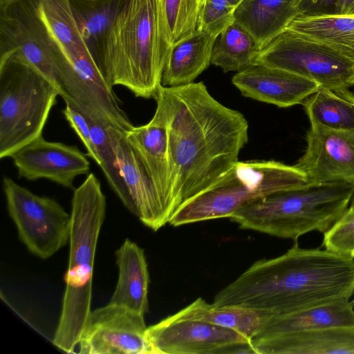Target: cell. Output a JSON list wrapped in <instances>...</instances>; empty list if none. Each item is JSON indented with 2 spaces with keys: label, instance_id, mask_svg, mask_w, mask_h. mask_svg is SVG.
<instances>
[{
  "label": "cell",
  "instance_id": "cell-17",
  "mask_svg": "<svg viewBox=\"0 0 354 354\" xmlns=\"http://www.w3.org/2000/svg\"><path fill=\"white\" fill-rule=\"evenodd\" d=\"M125 136L145 165L171 218L177 206L174 194L167 129L160 109L156 107L148 123L134 127L126 132Z\"/></svg>",
  "mask_w": 354,
  "mask_h": 354
},
{
  "label": "cell",
  "instance_id": "cell-29",
  "mask_svg": "<svg viewBox=\"0 0 354 354\" xmlns=\"http://www.w3.org/2000/svg\"><path fill=\"white\" fill-rule=\"evenodd\" d=\"M259 51L249 33L234 21L216 37L211 64L225 73H238L253 64Z\"/></svg>",
  "mask_w": 354,
  "mask_h": 354
},
{
  "label": "cell",
  "instance_id": "cell-15",
  "mask_svg": "<svg viewBox=\"0 0 354 354\" xmlns=\"http://www.w3.org/2000/svg\"><path fill=\"white\" fill-rule=\"evenodd\" d=\"M19 178L28 180L46 178L72 187L76 177L87 174L90 162L75 146L50 142L42 136L15 151L11 156Z\"/></svg>",
  "mask_w": 354,
  "mask_h": 354
},
{
  "label": "cell",
  "instance_id": "cell-21",
  "mask_svg": "<svg viewBox=\"0 0 354 354\" xmlns=\"http://www.w3.org/2000/svg\"><path fill=\"white\" fill-rule=\"evenodd\" d=\"M115 257L118 279L109 303L145 316L149 308V274L144 250L126 239Z\"/></svg>",
  "mask_w": 354,
  "mask_h": 354
},
{
  "label": "cell",
  "instance_id": "cell-37",
  "mask_svg": "<svg viewBox=\"0 0 354 354\" xmlns=\"http://www.w3.org/2000/svg\"><path fill=\"white\" fill-rule=\"evenodd\" d=\"M349 208L352 210H354V195L353 196V198L351 201Z\"/></svg>",
  "mask_w": 354,
  "mask_h": 354
},
{
  "label": "cell",
  "instance_id": "cell-1",
  "mask_svg": "<svg viewBox=\"0 0 354 354\" xmlns=\"http://www.w3.org/2000/svg\"><path fill=\"white\" fill-rule=\"evenodd\" d=\"M154 100L167 129L178 209L238 161L248 141V123L241 112L217 101L203 82L162 85Z\"/></svg>",
  "mask_w": 354,
  "mask_h": 354
},
{
  "label": "cell",
  "instance_id": "cell-34",
  "mask_svg": "<svg viewBox=\"0 0 354 354\" xmlns=\"http://www.w3.org/2000/svg\"><path fill=\"white\" fill-rule=\"evenodd\" d=\"M333 15L354 16V0H338Z\"/></svg>",
  "mask_w": 354,
  "mask_h": 354
},
{
  "label": "cell",
  "instance_id": "cell-13",
  "mask_svg": "<svg viewBox=\"0 0 354 354\" xmlns=\"http://www.w3.org/2000/svg\"><path fill=\"white\" fill-rule=\"evenodd\" d=\"M145 316L109 303L92 310L78 344L80 354H153Z\"/></svg>",
  "mask_w": 354,
  "mask_h": 354
},
{
  "label": "cell",
  "instance_id": "cell-9",
  "mask_svg": "<svg viewBox=\"0 0 354 354\" xmlns=\"http://www.w3.org/2000/svg\"><path fill=\"white\" fill-rule=\"evenodd\" d=\"M3 187L19 239L34 255L52 257L69 242L71 216L53 198L36 195L8 177Z\"/></svg>",
  "mask_w": 354,
  "mask_h": 354
},
{
  "label": "cell",
  "instance_id": "cell-7",
  "mask_svg": "<svg viewBox=\"0 0 354 354\" xmlns=\"http://www.w3.org/2000/svg\"><path fill=\"white\" fill-rule=\"evenodd\" d=\"M60 95L40 72L16 57L0 61V158L42 136Z\"/></svg>",
  "mask_w": 354,
  "mask_h": 354
},
{
  "label": "cell",
  "instance_id": "cell-8",
  "mask_svg": "<svg viewBox=\"0 0 354 354\" xmlns=\"http://www.w3.org/2000/svg\"><path fill=\"white\" fill-rule=\"evenodd\" d=\"M253 64L293 73L330 90L354 86L353 62L330 47L288 29L259 51Z\"/></svg>",
  "mask_w": 354,
  "mask_h": 354
},
{
  "label": "cell",
  "instance_id": "cell-19",
  "mask_svg": "<svg viewBox=\"0 0 354 354\" xmlns=\"http://www.w3.org/2000/svg\"><path fill=\"white\" fill-rule=\"evenodd\" d=\"M354 325V304L344 300L283 314H267L251 342L308 330Z\"/></svg>",
  "mask_w": 354,
  "mask_h": 354
},
{
  "label": "cell",
  "instance_id": "cell-24",
  "mask_svg": "<svg viewBox=\"0 0 354 354\" xmlns=\"http://www.w3.org/2000/svg\"><path fill=\"white\" fill-rule=\"evenodd\" d=\"M37 12L54 48L68 57L89 49L78 28L71 0H37Z\"/></svg>",
  "mask_w": 354,
  "mask_h": 354
},
{
  "label": "cell",
  "instance_id": "cell-31",
  "mask_svg": "<svg viewBox=\"0 0 354 354\" xmlns=\"http://www.w3.org/2000/svg\"><path fill=\"white\" fill-rule=\"evenodd\" d=\"M235 8L227 0H203L196 30L205 31L216 37L234 21Z\"/></svg>",
  "mask_w": 354,
  "mask_h": 354
},
{
  "label": "cell",
  "instance_id": "cell-10",
  "mask_svg": "<svg viewBox=\"0 0 354 354\" xmlns=\"http://www.w3.org/2000/svg\"><path fill=\"white\" fill-rule=\"evenodd\" d=\"M109 132L115 159L101 169L123 205L143 225L156 232L169 223L171 216L125 133L113 126Z\"/></svg>",
  "mask_w": 354,
  "mask_h": 354
},
{
  "label": "cell",
  "instance_id": "cell-20",
  "mask_svg": "<svg viewBox=\"0 0 354 354\" xmlns=\"http://www.w3.org/2000/svg\"><path fill=\"white\" fill-rule=\"evenodd\" d=\"M298 15L295 0H243L234 12V22L249 33L259 51Z\"/></svg>",
  "mask_w": 354,
  "mask_h": 354
},
{
  "label": "cell",
  "instance_id": "cell-14",
  "mask_svg": "<svg viewBox=\"0 0 354 354\" xmlns=\"http://www.w3.org/2000/svg\"><path fill=\"white\" fill-rule=\"evenodd\" d=\"M306 142L304 155L294 166L308 183L354 185V131L310 126Z\"/></svg>",
  "mask_w": 354,
  "mask_h": 354
},
{
  "label": "cell",
  "instance_id": "cell-25",
  "mask_svg": "<svg viewBox=\"0 0 354 354\" xmlns=\"http://www.w3.org/2000/svg\"><path fill=\"white\" fill-rule=\"evenodd\" d=\"M302 104L310 126L354 131V95L349 89L334 91L319 86Z\"/></svg>",
  "mask_w": 354,
  "mask_h": 354
},
{
  "label": "cell",
  "instance_id": "cell-27",
  "mask_svg": "<svg viewBox=\"0 0 354 354\" xmlns=\"http://www.w3.org/2000/svg\"><path fill=\"white\" fill-rule=\"evenodd\" d=\"M62 113L70 127L84 144L88 157L100 167L109 165L115 159L109 128L111 125L95 118L75 104L70 98L63 97Z\"/></svg>",
  "mask_w": 354,
  "mask_h": 354
},
{
  "label": "cell",
  "instance_id": "cell-16",
  "mask_svg": "<svg viewBox=\"0 0 354 354\" xmlns=\"http://www.w3.org/2000/svg\"><path fill=\"white\" fill-rule=\"evenodd\" d=\"M232 82L243 96L281 108L303 104L319 86L293 73L257 64L236 73Z\"/></svg>",
  "mask_w": 354,
  "mask_h": 354
},
{
  "label": "cell",
  "instance_id": "cell-36",
  "mask_svg": "<svg viewBox=\"0 0 354 354\" xmlns=\"http://www.w3.org/2000/svg\"><path fill=\"white\" fill-rule=\"evenodd\" d=\"M229 3L234 7H236L243 0H227Z\"/></svg>",
  "mask_w": 354,
  "mask_h": 354
},
{
  "label": "cell",
  "instance_id": "cell-2",
  "mask_svg": "<svg viewBox=\"0 0 354 354\" xmlns=\"http://www.w3.org/2000/svg\"><path fill=\"white\" fill-rule=\"evenodd\" d=\"M354 295V259L326 249L301 248L255 261L219 290L212 306H239L283 314L349 300Z\"/></svg>",
  "mask_w": 354,
  "mask_h": 354
},
{
  "label": "cell",
  "instance_id": "cell-18",
  "mask_svg": "<svg viewBox=\"0 0 354 354\" xmlns=\"http://www.w3.org/2000/svg\"><path fill=\"white\" fill-rule=\"evenodd\" d=\"M251 344L257 354H354V325L287 333Z\"/></svg>",
  "mask_w": 354,
  "mask_h": 354
},
{
  "label": "cell",
  "instance_id": "cell-30",
  "mask_svg": "<svg viewBox=\"0 0 354 354\" xmlns=\"http://www.w3.org/2000/svg\"><path fill=\"white\" fill-rule=\"evenodd\" d=\"M172 44L193 34L203 0H162Z\"/></svg>",
  "mask_w": 354,
  "mask_h": 354
},
{
  "label": "cell",
  "instance_id": "cell-5",
  "mask_svg": "<svg viewBox=\"0 0 354 354\" xmlns=\"http://www.w3.org/2000/svg\"><path fill=\"white\" fill-rule=\"evenodd\" d=\"M354 185L308 183L255 201L230 217L240 228L297 241L317 231L324 234L348 208Z\"/></svg>",
  "mask_w": 354,
  "mask_h": 354
},
{
  "label": "cell",
  "instance_id": "cell-3",
  "mask_svg": "<svg viewBox=\"0 0 354 354\" xmlns=\"http://www.w3.org/2000/svg\"><path fill=\"white\" fill-rule=\"evenodd\" d=\"M162 0H122L100 62L111 86L155 99L172 48Z\"/></svg>",
  "mask_w": 354,
  "mask_h": 354
},
{
  "label": "cell",
  "instance_id": "cell-4",
  "mask_svg": "<svg viewBox=\"0 0 354 354\" xmlns=\"http://www.w3.org/2000/svg\"><path fill=\"white\" fill-rule=\"evenodd\" d=\"M106 197L95 175L89 174L74 190L71 200V230L68 269L59 320L53 344L74 353L91 313L95 256L105 218Z\"/></svg>",
  "mask_w": 354,
  "mask_h": 354
},
{
  "label": "cell",
  "instance_id": "cell-35",
  "mask_svg": "<svg viewBox=\"0 0 354 354\" xmlns=\"http://www.w3.org/2000/svg\"><path fill=\"white\" fill-rule=\"evenodd\" d=\"M18 0H0V12H4Z\"/></svg>",
  "mask_w": 354,
  "mask_h": 354
},
{
  "label": "cell",
  "instance_id": "cell-38",
  "mask_svg": "<svg viewBox=\"0 0 354 354\" xmlns=\"http://www.w3.org/2000/svg\"><path fill=\"white\" fill-rule=\"evenodd\" d=\"M352 301H353V304H354V299H353Z\"/></svg>",
  "mask_w": 354,
  "mask_h": 354
},
{
  "label": "cell",
  "instance_id": "cell-32",
  "mask_svg": "<svg viewBox=\"0 0 354 354\" xmlns=\"http://www.w3.org/2000/svg\"><path fill=\"white\" fill-rule=\"evenodd\" d=\"M322 247L336 254L354 259V210L348 207L324 234Z\"/></svg>",
  "mask_w": 354,
  "mask_h": 354
},
{
  "label": "cell",
  "instance_id": "cell-11",
  "mask_svg": "<svg viewBox=\"0 0 354 354\" xmlns=\"http://www.w3.org/2000/svg\"><path fill=\"white\" fill-rule=\"evenodd\" d=\"M0 61L13 57L40 72L63 95L52 42L37 12V0H18L0 12Z\"/></svg>",
  "mask_w": 354,
  "mask_h": 354
},
{
  "label": "cell",
  "instance_id": "cell-26",
  "mask_svg": "<svg viewBox=\"0 0 354 354\" xmlns=\"http://www.w3.org/2000/svg\"><path fill=\"white\" fill-rule=\"evenodd\" d=\"M122 1L71 0L80 33L99 66L107 34Z\"/></svg>",
  "mask_w": 354,
  "mask_h": 354
},
{
  "label": "cell",
  "instance_id": "cell-28",
  "mask_svg": "<svg viewBox=\"0 0 354 354\" xmlns=\"http://www.w3.org/2000/svg\"><path fill=\"white\" fill-rule=\"evenodd\" d=\"M267 314L239 306L214 307L199 297L174 315L232 328L251 340L259 330Z\"/></svg>",
  "mask_w": 354,
  "mask_h": 354
},
{
  "label": "cell",
  "instance_id": "cell-23",
  "mask_svg": "<svg viewBox=\"0 0 354 354\" xmlns=\"http://www.w3.org/2000/svg\"><path fill=\"white\" fill-rule=\"evenodd\" d=\"M286 29L330 47L354 64V16L298 15Z\"/></svg>",
  "mask_w": 354,
  "mask_h": 354
},
{
  "label": "cell",
  "instance_id": "cell-6",
  "mask_svg": "<svg viewBox=\"0 0 354 354\" xmlns=\"http://www.w3.org/2000/svg\"><path fill=\"white\" fill-rule=\"evenodd\" d=\"M307 184L305 174L294 165L272 160H238L209 187L183 203L169 224L177 227L230 218L255 201Z\"/></svg>",
  "mask_w": 354,
  "mask_h": 354
},
{
  "label": "cell",
  "instance_id": "cell-33",
  "mask_svg": "<svg viewBox=\"0 0 354 354\" xmlns=\"http://www.w3.org/2000/svg\"><path fill=\"white\" fill-rule=\"evenodd\" d=\"M299 15L316 17L333 15L338 0H295Z\"/></svg>",
  "mask_w": 354,
  "mask_h": 354
},
{
  "label": "cell",
  "instance_id": "cell-22",
  "mask_svg": "<svg viewBox=\"0 0 354 354\" xmlns=\"http://www.w3.org/2000/svg\"><path fill=\"white\" fill-rule=\"evenodd\" d=\"M215 39L205 31L196 30L174 44L163 69L162 85L172 87L194 82L211 64Z\"/></svg>",
  "mask_w": 354,
  "mask_h": 354
},
{
  "label": "cell",
  "instance_id": "cell-12",
  "mask_svg": "<svg viewBox=\"0 0 354 354\" xmlns=\"http://www.w3.org/2000/svg\"><path fill=\"white\" fill-rule=\"evenodd\" d=\"M153 354L254 353L251 340L232 328L170 315L147 327Z\"/></svg>",
  "mask_w": 354,
  "mask_h": 354
}]
</instances>
